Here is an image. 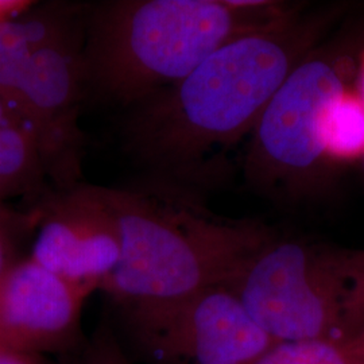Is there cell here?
Instances as JSON below:
<instances>
[{"label":"cell","instance_id":"cell-6","mask_svg":"<svg viewBox=\"0 0 364 364\" xmlns=\"http://www.w3.org/2000/svg\"><path fill=\"white\" fill-rule=\"evenodd\" d=\"M117 312L120 344L144 364H251L278 344L228 287Z\"/></svg>","mask_w":364,"mask_h":364},{"label":"cell","instance_id":"cell-17","mask_svg":"<svg viewBox=\"0 0 364 364\" xmlns=\"http://www.w3.org/2000/svg\"><path fill=\"white\" fill-rule=\"evenodd\" d=\"M0 364H46L42 355L0 344Z\"/></svg>","mask_w":364,"mask_h":364},{"label":"cell","instance_id":"cell-12","mask_svg":"<svg viewBox=\"0 0 364 364\" xmlns=\"http://www.w3.org/2000/svg\"><path fill=\"white\" fill-rule=\"evenodd\" d=\"M46 174L38 146L23 127L0 129V201L38 186Z\"/></svg>","mask_w":364,"mask_h":364},{"label":"cell","instance_id":"cell-7","mask_svg":"<svg viewBox=\"0 0 364 364\" xmlns=\"http://www.w3.org/2000/svg\"><path fill=\"white\" fill-rule=\"evenodd\" d=\"M82 52L69 33L37 53L13 95L22 127L34 138L46 174L70 185L80 170L78 105L85 84Z\"/></svg>","mask_w":364,"mask_h":364},{"label":"cell","instance_id":"cell-11","mask_svg":"<svg viewBox=\"0 0 364 364\" xmlns=\"http://www.w3.org/2000/svg\"><path fill=\"white\" fill-rule=\"evenodd\" d=\"M326 166L347 165L364 156V102L353 84L331 107L323 131Z\"/></svg>","mask_w":364,"mask_h":364},{"label":"cell","instance_id":"cell-2","mask_svg":"<svg viewBox=\"0 0 364 364\" xmlns=\"http://www.w3.org/2000/svg\"><path fill=\"white\" fill-rule=\"evenodd\" d=\"M120 232L115 270L100 290L117 309L146 308L230 287L275 232L209 210L189 188H99Z\"/></svg>","mask_w":364,"mask_h":364},{"label":"cell","instance_id":"cell-3","mask_svg":"<svg viewBox=\"0 0 364 364\" xmlns=\"http://www.w3.org/2000/svg\"><path fill=\"white\" fill-rule=\"evenodd\" d=\"M299 6L270 0H117L100 6L82 53L85 80L120 105H139L193 72L230 41Z\"/></svg>","mask_w":364,"mask_h":364},{"label":"cell","instance_id":"cell-4","mask_svg":"<svg viewBox=\"0 0 364 364\" xmlns=\"http://www.w3.org/2000/svg\"><path fill=\"white\" fill-rule=\"evenodd\" d=\"M326 38L290 72L251 134L245 174L262 193L304 200L326 180V117L338 95L353 84L364 46L359 33Z\"/></svg>","mask_w":364,"mask_h":364},{"label":"cell","instance_id":"cell-5","mask_svg":"<svg viewBox=\"0 0 364 364\" xmlns=\"http://www.w3.org/2000/svg\"><path fill=\"white\" fill-rule=\"evenodd\" d=\"M346 251L275 234L228 287L277 343L347 341L355 335Z\"/></svg>","mask_w":364,"mask_h":364},{"label":"cell","instance_id":"cell-8","mask_svg":"<svg viewBox=\"0 0 364 364\" xmlns=\"http://www.w3.org/2000/svg\"><path fill=\"white\" fill-rule=\"evenodd\" d=\"M39 220L30 258L88 296L102 289L119 263L122 242L99 188L69 191Z\"/></svg>","mask_w":364,"mask_h":364},{"label":"cell","instance_id":"cell-14","mask_svg":"<svg viewBox=\"0 0 364 364\" xmlns=\"http://www.w3.org/2000/svg\"><path fill=\"white\" fill-rule=\"evenodd\" d=\"M33 221H36L34 216L18 213L0 201V281L21 260L18 258L19 240Z\"/></svg>","mask_w":364,"mask_h":364},{"label":"cell","instance_id":"cell-1","mask_svg":"<svg viewBox=\"0 0 364 364\" xmlns=\"http://www.w3.org/2000/svg\"><path fill=\"white\" fill-rule=\"evenodd\" d=\"M338 6L299 4L279 22L232 39L181 81L135 105L131 153L159 181L189 188L210 156L252 134L285 78L338 19Z\"/></svg>","mask_w":364,"mask_h":364},{"label":"cell","instance_id":"cell-19","mask_svg":"<svg viewBox=\"0 0 364 364\" xmlns=\"http://www.w3.org/2000/svg\"><path fill=\"white\" fill-rule=\"evenodd\" d=\"M7 127H22V123L13 100L0 92V129Z\"/></svg>","mask_w":364,"mask_h":364},{"label":"cell","instance_id":"cell-10","mask_svg":"<svg viewBox=\"0 0 364 364\" xmlns=\"http://www.w3.org/2000/svg\"><path fill=\"white\" fill-rule=\"evenodd\" d=\"M66 34L69 27L65 22L53 16L26 14L0 25V92L13 100L36 54Z\"/></svg>","mask_w":364,"mask_h":364},{"label":"cell","instance_id":"cell-15","mask_svg":"<svg viewBox=\"0 0 364 364\" xmlns=\"http://www.w3.org/2000/svg\"><path fill=\"white\" fill-rule=\"evenodd\" d=\"M346 263L351 282L348 318L356 336L364 328V250H347Z\"/></svg>","mask_w":364,"mask_h":364},{"label":"cell","instance_id":"cell-9","mask_svg":"<svg viewBox=\"0 0 364 364\" xmlns=\"http://www.w3.org/2000/svg\"><path fill=\"white\" fill-rule=\"evenodd\" d=\"M88 297L30 257L22 258L0 281V344L42 356L75 347Z\"/></svg>","mask_w":364,"mask_h":364},{"label":"cell","instance_id":"cell-18","mask_svg":"<svg viewBox=\"0 0 364 364\" xmlns=\"http://www.w3.org/2000/svg\"><path fill=\"white\" fill-rule=\"evenodd\" d=\"M33 4L30 0H0V25L26 15Z\"/></svg>","mask_w":364,"mask_h":364},{"label":"cell","instance_id":"cell-21","mask_svg":"<svg viewBox=\"0 0 364 364\" xmlns=\"http://www.w3.org/2000/svg\"><path fill=\"white\" fill-rule=\"evenodd\" d=\"M353 340H355L359 351L362 352V355L364 356V328L353 338Z\"/></svg>","mask_w":364,"mask_h":364},{"label":"cell","instance_id":"cell-13","mask_svg":"<svg viewBox=\"0 0 364 364\" xmlns=\"http://www.w3.org/2000/svg\"><path fill=\"white\" fill-rule=\"evenodd\" d=\"M251 364H364L353 338L347 341L278 343Z\"/></svg>","mask_w":364,"mask_h":364},{"label":"cell","instance_id":"cell-20","mask_svg":"<svg viewBox=\"0 0 364 364\" xmlns=\"http://www.w3.org/2000/svg\"><path fill=\"white\" fill-rule=\"evenodd\" d=\"M353 88L358 95L363 99L364 102V46L360 49L356 66H355V76H353Z\"/></svg>","mask_w":364,"mask_h":364},{"label":"cell","instance_id":"cell-16","mask_svg":"<svg viewBox=\"0 0 364 364\" xmlns=\"http://www.w3.org/2000/svg\"><path fill=\"white\" fill-rule=\"evenodd\" d=\"M80 364H132L114 329H99Z\"/></svg>","mask_w":364,"mask_h":364}]
</instances>
